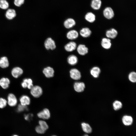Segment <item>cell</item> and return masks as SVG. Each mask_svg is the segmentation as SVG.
Here are the masks:
<instances>
[{
    "mask_svg": "<svg viewBox=\"0 0 136 136\" xmlns=\"http://www.w3.org/2000/svg\"><path fill=\"white\" fill-rule=\"evenodd\" d=\"M30 93L33 97L38 98L42 94L43 90L41 87L39 86H33L30 89Z\"/></svg>",
    "mask_w": 136,
    "mask_h": 136,
    "instance_id": "obj_1",
    "label": "cell"
},
{
    "mask_svg": "<svg viewBox=\"0 0 136 136\" xmlns=\"http://www.w3.org/2000/svg\"><path fill=\"white\" fill-rule=\"evenodd\" d=\"M103 13L104 17L108 19H112L114 16L113 10L110 7H106L103 10Z\"/></svg>",
    "mask_w": 136,
    "mask_h": 136,
    "instance_id": "obj_2",
    "label": "cell"
},
{
    "mask_svg": "<svg viewBox=\"0 0 136 136\" xmlns=\"http://www.w3.org/2000/svg\"><path fill=\"white\" fill-rule=\"evenodd\" d=\"M44 46L47 50H53L56 47L54 41L51 38H47L44 42Z\"/></svg>",
    "mask_w": 136,
    "mask_h": 136,
    "instance_id": "obj_3",
    "label": "cell"
},
{
    "mask_svg": "<svg viewBox=\"0 0 136 136\" xmlns=\"http://www.w3.org/2000/svg\"><path fill=\"white\" fill-rule=\"evenodd\" d=\"M70 73V76L72 79L78 80L81 79V73L76 68L72 69Z\"/></svg>",
    "mask_w": 136,
    "mask_h": 136,
    "instance_id": "obj_4",
    "label": "cell"
},
{
    "mask_svg": "<svg viewBox=\"0 0 136 136\" xmlns=\"http://www.w3.org/2000/svg\"><path fill=\"white\" fill-rule=\"evenodd\" d=\"M17 100L15 96L13 94H9L7 97V103L9 106L13 107L16 106L17 104Z\"/></svg>",
    "mask_w": 136,
    "mask_h": 136,
    "instance_id": "obj_5",
    "label": "cell"
},
{
    "mask_svg": "<svg viewBox=\"0 0 136 136\" xmlns=\"http://www.w3.org/2000/svg\"><path fill=\"white\" fill-rule=\"evenodd\" d=\"M37 116L38 117L43 119H48L50 117V112L48 109L45 108L38 113Z\"/></svg>",
    "mask_w": 136,
    "mask_h": 136,
    "instance_id": "obj_6",
    "label": "cell"
},
{
    "mask_svg": "<svg viewBox=\"0 0 136 136\" xmlns=\"http://www.w3.org/2000/svg\"><path fill=\"white\" fill-rule=\"evenodd\" d=\"M85 87L84 83L82 82H76L74 85V88L75 90L78 92H81L83 91Z\"/></svg>",
    "mask_w": 136,
    "mask_h": 136,
    "instance_id": "obj_7",
    "label": "cell"
},
{
    "mask_svg": "<svg viewBox=\"0 0 136 136\" xmlns=\"http://www.w3.org/2000/svg\"><path fill=\"white\" fill-rule=\"evenodd\" d=\"M43 72L46 77L50 78L54 76V72L52 68L48 66L44 69Z\"/></svg>",
    "mask_w": 136,
    "mask_h": 136,
    "instance_id": "obj_8",
    "label": "cell"
},
{
    "mask_svg": "<svg viewBox=\"0 0 136 136\" xmlns=\"http://www.w3.org/2000/svg\"><path fill=\"white\" fill-rule=\"evenodd\" d=\"M76 24L75 20L72 18H69L66 19L64 22L63 25L64 27L67 29L72 27Z\"/></svg>",
    "mask_w": 136,
    "mask_h": 136,
    "instance_id": "obj_9",
    "label": "cell"
},
{
    "mask_svg": "<svg viewBox=\"0 0 136 136\" xmlns=\"http://www.w3.org/2000/svg\"><path fill=\"white\" fill-rule=\"evenodd\" d=\"M118 34L117 31L114 28H112L106 31V35L107 38L114 39L117 36Z\"/></svg>",
    "mask_w": 136,
    "mask_h": 136,
    "instance_id": "obj_10",
    "label": "cell"
},
{
    "mask_svg": "<svg viewBox=\"0 0 136 136\" xmlns=\"http://www.w3.org/2000/svg\"><path fill=\"white\" fill-rule=\"evenodd\" d=\"M77 51L80 55H84L88 53V49L85 45L80 44L78 46L77 48Z\"/></svg>",
    "mask_w": 136,
    "mask_h": 136,
    "instance_id": "obj_11",
    "label": "cell"
},
{
    "mask_svg": "<svg viewBox=\"0 0 136 136\" xmlns=\"http://www.w3.org/2000/svg\"><path fill=\"white\" fill-rule=\"evenodd\" d=\"M102 47L104 49H110L112 45L111 40L108 38H103L101 43Z\"/></svg>",
    "mask_w": 136,
    "mask_h": 136,
    "instance_id": "obj_12",
    "label": "cell"
},
{
    "mask_svg": "<svg viewBox=\"0 0 136 136\" xmlns=\"http://www.w3.org/2000/svg\"><path fill=\"white\" fill-rule=\"evenodd\" d=\"M23 72V70L21 68L19 67H16L12 70L11 74L13 77L17 78L22 74Z\"/></svg>",
    "mask_w": 136,
    "mask_h": 136,
    "instance_id": "obj_13",
    "label": "cell"
},
{
    "mask_svg": "<svg viewBox=\"0 0 136 136\" xmlns=\"http://www.w3.org/2000/svg\"><path fill=\"white\" fill-rule=\"evenodd\" d=\"M122 121L123 124L126 126H129L132 124L133 119L131 116L128 115H124L122 118Z\"/></svg>",
    "mask_w": 136,
    "mask_h": 136,
    "instance_id": "obj_14",
    "label": "cell"
},
{
    "mask_svg": "<svg viewBox=\"0 0 136 136\" xmlns=\"http://www.w3.org/2000/svg\"><path fill=\"white\" fill-rule=\"evenodd\" d=\"M77 47V44L75 42L71 41L67 44L64 46L65 50L68 52H71L75 50Z\"/></svg>",
    "mask_w": 136,
    "mask_h": 136,
    "instance_id": "obj_15",
    "label": "cell"
},
{
    "mask_svg": "<svg viewBox=\"0 0 136 136\" xmlns=\"http://www.w3.org/2000/svg\"><path fill=\"white\" fill-rule=\"evenodd\" d=\"M16 12L15 10L9 9L6 12L5 16L8 19L12 20L16 17Z\"/></svg>",
    "mask_w": 136,
    "mask_h": 136,
    "instance_id": "obj_16",
    "label": "cell"
},
{
    "mask_svg": "<svg viewBox=\"0 0 136 136\" xmlns=\"http://www.w3.org/2000/svg\"><path fill=\"white\" fill-rule=\"evenodd\" d=\"M20 104L27 106L29 105L30 102V100L29 97L26 95H23L21 96L20 98Z\"/></svg>",
    "mask_w": 136,
    "mask_h": 136,
    "instance_id": "obj_17",
    "label": "cell"
},
{
    "mask_svg": "<svg viewBox=\"0 0 136 136\" xmlns=\"http://www.w3.org/2000/svg\"><path fill=\"white\" fill-rule=\"evenodd\" d=\"M80 34L83 38H86L90 36L91 34L90 29L87 27L82 28L80 31Z\"/></svg>",
    "mask_w": 136,
    "mask_h": 136,
    "instance_id": "obj_18",
    "label": "cell"
},
{
    "mask_svg": "<svg viewBox=\"0 0 136 136\" xmlns=\"http://www.w3.org/2000/svg\"><path fill=\"white\" fill-rule=\"evenodd\" d=\"M78 32L75 30H71L67 32L66 37L69 39L73 40L77 38L78 37Z\"/></svg>",
    "mask_w": 136,
    "mask_h": 136,
    "instance_id": "obj_19",
    "label": "cell"
},
{
    "mask_svg": "<svg viewBox=\"0 0 136 136\" xmlns=\"http://www.w3.org/2000/svg\"><path fill=\"white\" fill-rule=\"evenodd\" d=\"M10 83V80L8 78L4 77L0 79V86L4 89L8 88Z\"/></svg>",
    "mask_w": 136,
    "mask_h": 136,
    "instance_id": "obj_20",
    "label": "cell"
},
{
    "mask_svg": "<svg viewBox=\"0 0 136 136\" xmlns=\"http://www.w3.org/2000/svg\"><path fill=\"white\" fill-rule=\"evenodd\" d=\"M100 72V68L97 66H95L91 69L90 73L93 77L95 78H97L99 77Z\"/></svg>",
    "mask_w": 136,
    "mask_h": 136,
    "instance_id": "obj_21",
    "label": "cell"
},
{
    "mask_svg": "<svg viewBox=\"0 0 136 136\" xmlns=\"http://www.w3.org/2000/svg\"><path fill=\"white\" fill-rule=\"evenodd\" d=\"M101 4V0H92L91 3V6L93 9L97 10L100 8Z\"/></svg>",
    "mask_w": 136,
    "mask_h": 136,
    "instance_id": "obj_22",
    "label": "cell"
},
{
    "mask_svg": "<svg viewBox=\"0 0 136 136\" xmlns=\"http://www.w3.org/2000/svg\"><path fill=\"white\" fill-rule=\"evenodd\" d=\"M85 19L86 21L90 23H93L95 20L96 16L95 15L91 12H87L85 16Z\"/></svg>",
    "mask_w": 136,
    "mask_h": 136,
    "instance_id": "obj_23",
    "label": "cell"
},
{
    "mask_svg": "<svg viewBox=\"0 0 136 136\" xmlns=\"http://www.w3.org/2000/svg\"><path fill=\"white\" fill-rule=\"evenodd\" d=\"M67 61L70 64L74 65L77 63L78 58L75 55H71L68 57Z\"/></svg>",
    "mask_w": 136,
    "mask_h": 136,
    "instance_id": "obj_24",
    "label": "cell"
},
{
    "mask_svg": "<svg viewBox=\"0 0 136 136\" xmlns=\"http://www.w3.org/2000/svg\"><path fill=\"white\" fill-rule=\"evenodd\" d=\"M81 126L83 131L86 133H89L92 132V128L88 123L83 122L81 124Z\"/></svg>",
    "mask_w": 136,
    "mask_h": 136,
    "instance_id": "obj_25",
    "label": "cell"
},
{
    "mask_svg": "<svg viewBox=\"0 0 136 136\" xmlns=\"http://www.w3.org/2000/svg\"><path fill=\"white\" fill-rule=\"evenodd\" d=\"M9 65L7 58L5 56L2 57L0 59V66L3 68L8 67Z\"/></svg>",
    "mask_w": 136,
    "mask_h": 136,
    "instance_id": "obj_26",
    "label": "cell"
},
{
    "mask_svg": "<svg viewBox=\"0 0 136 136\" xmlns=\"http://www.w3.org/2000/svg\"><path fill=\"white\" fill-rule=\"evenodd\" d=\"M113 107L115 110L118 111L122 108V104L120 101L116 100L113 103Z\"/></svg>",
    "mask_w": 136,
    "mask_h": 136,
    "instance_id": "obj_27",
    "label": "cell"
},
{
    "mask_svg": "<svg viewBox=\"0 0 136 136\" xmlns=\"http://www.w3.org/2000/svg\"><path fill=\"white\" fill-rule=\"evenodd\" d=\"M128 79L129 81L133 83H135L136 82V73L135 72L133 71L130 72L128 75Z\"/></svg>",
    "mask_w": 136,
    "mask_h": 136,
    "instance_id": "obj_28",
    "label": "cell"
},
{
    "mask_svg": "<svg viewBox=\"0 0 136 136\" xmlns=\"http://www.w3.org/2000/svg\"><path fill=\"white\" fill-rule=\"evenodd\" d=\"M9 6V4L6 0H0V8L6 10L8 8Z\"/></svg>",
    "mask_w": 136,
    "mask_h": 136,
    "instance_id": "obj_29",
    "label": "cell"
},
{
    "mask_svg": "<svg viewBox=\"0 0 136 136\" xmlns=\"http://www.w3.org/2000/svg\"><path fill=\"white\" fill-rule=\"evenodd\" d=\"M39 125L45 131L48 129L49 126L47 122L44 120H41L39 122Z\"/></svg>",
    "mask_w": 136,
    "mask_h": 136,
    "instance_id": "obj_30",
    "label": "cell"
},
{
    "mask_svg": "<svg viewBox=\"0 0 136 136\" xmlns=\"http://www.w3.org/2000/svg\"><path fill=\"white\" fill-rule=\"evenodd\" d=\"M7 104V101L5 99L0 98V108H3L6 107Z\"/></svg>",
    "mask_w": 136,
    "mask_h": 136,
    "instance_id": "obj_31",
    "label": "cell"
},
{
    "mask_svg": "<svg viewBox=\"0 0 136 136\" xmlns=\"http://www.w3.org/2000/svg\"><path fill=\"white\" fill-rule=\"evenodd\" d=\"M27 106H24L20 104L18 105L17 110L18 112H21L27 110Z\"/></svg>",
    "mask_w": 136,
    "mask_h": 136,
    "instance_id": "obj_32",
    "label": "cell"
},
{
    "mask_svg": "<svg viewBox=\"0 0 136 136\" xmlns=\"http://www.w3.org/2000/svg\"><path fill=\"white\" fill-rule=\"evenodd\" d=\"M35 130L37 133L40 134H43L45 133V131L39 125L36 127Z\"/></svg>",
    "mask_w": 136,
    "mask_h": 136,
    "instance_id": "obj_33",
    "label": "cell"
},
{
    "mask_svg": "<svg viewBox=\"0 0 136 136\" xmlns=\"http://www.w3.org/2000/svg\"><path fill=\"white\" fill-rule=\"evenodd\" d=\"M24 2V0H14V4L17 7H20L23 4Z\"/></svg>",
    "mask_w": 136,
    "mask_h": 136,
    "instance_id": "obj_34",
    "label": "cell"
},
{
    "mask_svg": "<svg viewBox=\"0 0 136 136\" xmlns=\"http://www.w3.org/2000/svg\"><path fill=\"white\" fill-rule=\"evenodd\" d=\"M27 88L30 89L33 86L32 80L30 78H27Z\"/></svg>",
    "mask_w": 136,
    "mask_h": 136,
    "instance_id": "obj_35",
    "label": "cell"
},
{
    "mask_svg": "<svg viewBox=\"0 0 136 136\" xmlns=\"http://www.w3.org/2000/svg\"><path fill=\"white\" fill-rule=\"evenodd\" d=\"M27 78L24 79L22 82L21 83V85L22 87L24 88H26L27 87Z\"/></svg>",
    "mask_w": 136,
    "mask_h": 136,
    "instance_id": "obj_36",
    "label": "cell"
},
{
    "mask_svg": "<svg viewBox=\"0 0 136 136\" xmlns=\"http://www.w3.org/2000/svg\"><path fill=\"white\" fill-rule=\"evenodd\" d=\"M32 116V115H25L24 116V118L25 120H28Z\"/></svg>",
    "mask_w": 136,
    "mask_h": 136,
    "instance_id": "obj_37",
    "label": "cell"
},
{
    "mask_svg": "<svg viewBox=\"0 0 136 136\" xmlns=\"http://www.w3.org/2000/svg\"><path fill=\"white\" fill-rule=\"evenodd\" d=\"M12 136H19L16 134H14V135H13Z\"/></svg>",
    "mask_w": 136,
    "mask_h": 136,
    "instance_id": "obj_38",
    "label": "cell"
},
{
    "mask_svg": "<svg viewBox=\"0 0 136 136\" xmlns=\"http://www.w3.org/2000/svg\"><path fill=\"white\" fill-rule=\"evenodd\" d=\"M83 136H89L88 135H87V134H85Z\"/></svg>",
    "mask_w": 136,
    "mask_h": 136,
    "instance_id": "obj_39",
    "label": "cell"
},
{
    "mask_svg": "<svg viewBox=\"0 0 136 136\" xmlns=\"http://www.w3.org/2000/svg\"><path fill=\"white\" fill-rule=\"evenodd\" d=\"M52 136H56V135H52Z\"/></svg>",
    "mask_w": 136,
    "mask_h": 136,
    "instance_id": "obj_40",
    "label": "cell"
}]
</instances>
